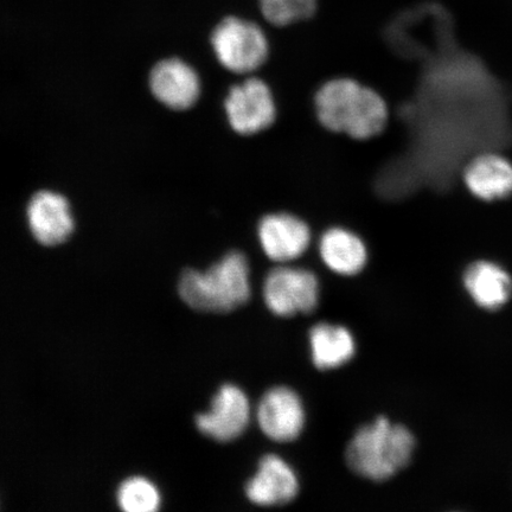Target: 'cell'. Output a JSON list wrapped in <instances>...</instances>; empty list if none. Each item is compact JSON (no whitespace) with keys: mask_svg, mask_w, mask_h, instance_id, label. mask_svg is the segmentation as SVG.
Masks as SVG:
<instances>
[{"mask_svg":"<svg viewBox=\"0 0 512 512\" xmlns=\"http://www.w3.org/2000/svg\"><path fill=\"white\" fill-rule=\"evenodd\" d=\"M319 123L357 140L379 136L388 123V107L374 89L348 78L330 80L316 94Z\"/></svg>","mask_w":512,"mask_h":512,"instance_id":"cell-1","label":"cell"},{"mask_svg":"<svg viewBox=\"0 0 512 512\" xmlns=\"http://www.w3.org/2000/svg\"><path fill=\"white\" fill-rule=\"evenodd\" d=\"M416 441L406 426L380 416L351 439L345 460L352 472L373 482H384L411 463Z\"/></svg>","mask_w":512,"mask_h":512,"instance_id":"cell-2","label":"cell"},{"mask_svg":"<svg viewBox=\"0 0 512 512\" xmlns=\"http://www.w3.org/2000/svg\"><path fill=\"white\" fill-rule=\"evenodd\" d=\"M178 294L192 310L227 313L251 297L249 265L245 254L230 252L206 272L187 268L178 281Z\"/></svg>","mask_w":512,"mask_h":512,"instance_id":"cell-3","label":"cell"},{"mask_svg":"<svg viewBox=\"0 0 512 512\" xmlns=\"http://www.w3.org/2000/svg\"><path fill=\"white\" fill-rule=\"evenodd\" d=\"M217 60L230 72L248 74L259 69L268 57L267 36L258 24L238 17H227L211 35Z\"/></svg>","mask_w":512,"mask_h":512,"instance_id":"cell-4","label":"cell"},{"mask_svg":"<svg viewBox=\"0 0 512 512\" xmlns=\"http://www.w3.org/2000/svg\"><path fill=\"white\" fill-rule=\"evenodd\" d=\"M265 303L274 315L293 317L311 313L319 304V281L315 273L303 268L279 266L267 274Z\"/></svg>","mask_w":512,"mask_h":512,"instance_id":"cell-5","label":"cell"},{"mask_svg":"<svg viewBox=\"0 0 512 512\" xmlns=\"http://www.w3.org/2000/svg\"><path fill=\"white\" fill-rule=\"evenodd\" d=\"M230 126L242 136H252L272 126L277 106L265 81L251 78L230 89L224 102Z\"/></svg>","mask_w":512,"mask_h":512,"instance_id":"cell-6","label":"cell"},{"mask_svg":"<svg viewBox=\"0 0 512 512\" xmlns=\"http://www.w3.org/2000/svg\"><path fill=\"white\" fill-rule=\"evenodd\" d=\"M251 419V405L243 390L223 384L211 400L210 411L195 416V426L206 437L229 443L241 437Z\"/></svg>","mask_w":512,"mask_h":512,"instance_id":"cell-7","label":"cell"},{"mask_svg":"<svg viewBox=\"0 0 512 512\" xmlns=\"http://www.w3.org/2000/svg\"><path fill=\"white\" fill-rule=\"evenodd\" d=\"M256 418L266 437L277 443H291L298 439L306 421L302 399L287 387L268 390L259 402Z\"/></svg>","mask_w":512,"mask_h":512,"instance_id":"cell-8","label":"cell"},{"mask_svg":"<svg viewBox=\"0 0 512 512\" xmlns=\"http://www.w3.org/2000/svg\"><path fill=\"white\" fill-rule=\"evenodd\" d=\"M258 236L261 248L275 262L298 259L311 243L310 227L299 217L286 213L262 217Z\"/></svg>","mask_w":512,"mask_h":512,"instance_id":"cell-9","label":"cell"},{"mask_svg":"<svg viewBox=\"0 0 512 512\" xmlns=\"http://www.w3.org/2000/svg\"><path fill=\"white\" fill-rule=\"evenodd\" d=\"M150 88L155 98L166 107L184 111L194 106L201 93V82L195 69L179 59L160 61L151 70Z\"/></svg>","mask_w":512,"mask_h":512,"instance_id":"cell-10","label":"cell"},{"mask_svg":"<svg viewBox=\"0 0 512 512\" xmlns=\"http://www.w3.org/2000/svg\"><path fill=\"white\" fill-rule=\"evenodd\" d=\"M299 494L296 472L284 459L267 454L259 462L258 472L246 484V496L260 507H278L293 501Z\"/></svg>","mask_w":512,"mask_h":512,"instance_id":"cell-11","label":"cell"},{"mask_svg":"<svg viewBox=\"0 0 512 512\" xmlns=\"http://www.w3.org/2000/svg\"><path fill=\"white\" fill-rule=\"evenodd\" d=\"M27 214L30 232L43 246L61 245L73 233L68 201L56 192L38 191L31 197Z\"/></svg>","mask_w":512,"mask_h":512,"instance_id":"cell-12","label":"cell"},{"mask_svg":"<svg viewBox=\"0 0 512 512\" xmlns=\"http://www.w3.org/2000/svg\"><path fill=\"white\" fill-rule=\"evenodd\" d=\"M464 183L479 200H503L512 194V164L498 153H482L466 165Z\"/></svg>","mask_w":512,"mask_h":512,"instance_id":"cell-13","label":"cell"},{"mask_svg":"<svg viewBox=\"0 0 512 512\" xmlns=\"http://www.w3.org/2000/svg\"><path fill=\"white\" fill-rule=\"evenodd\" d=\"M464 286L475 303L485 310L501 309L512 294V279L494 262H473L464 273Z\"/></svg>","mask_w":512,"mask_h":512,"instance_id":"cell-14","label":"cell"},{"mask_svg":"<svg viewBox=\"0 0 512 512\" xmlns=\"http://www.w3.org/2000/svg\"><path fill=\"white\" fill-rule=\"evenodd\" d=\"M319 253L332 272L347 277L362 272L368 262L367 246L360 236L341 227L326 230L319 241Z\"/></svg>","mask_w":512,"mask_h":512,"instance_id":"cell-15","label":"cell"},{"mask_svg":"<svg viewBox=\"0 0 512 512\" xmlns=\"http://www.w3.org/2000/svg\"><path fill=\"white\" fill-rule=\"evenodd\" d=\"M312 362L319 370H331L351 361L356 352L354 336L344 326L320 323L310 331Z\"/></svg>","mask_w":512,"mask_h":512,"instance_id":"cell-16","label":"cell"},{"mask_svg":"<svg viewBox=\"0 0 512 512\" xmlns=\"http://www.w3.org/2000/svg\"><path fill=\"white\" fill-rule=\"evenodd\" d=\"M117 503L126 512H153L159 508L160 497L156 486L149 480L131 477L119 485Z\"/></svg>","mask_w":512,"mask_h":512,"instance_id":"cell-17","label":"cell"},{"mask_svg":"<svg viewBox=\"0 0 512 512\" xmlns=\"http://www.w3.org/2000/svg\"><path fill=\"white\" fill-rule=\"evenodd\" d=\"M262 16L275 27L304 22L315 15L318 0H259Z\"/></svg>","mask_w":512,"mask_h":512,"instance_id":"cell-18","label":"cell"}]
</instances>
